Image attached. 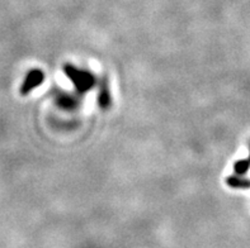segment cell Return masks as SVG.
Wrapping results in <instances>:
<instances>
[{
	"label": "cell",
	"instance_id": "3",
	"mask_svg": "<svg viewBox=\"0 0 250 248\" xmlns=\"http://www.w3.org/2000/svg\"><path fill=\"white\" fill-rule=\"evenodd\" d=\"M226 182H228L229 186H231L234 189H248L250 188V180L244 179L239 175L230 176L226 179Z\"/></svg>",
	"mask_w": 250,
	"mask_h": 248
},
{
	"label": "cell",
	"instance_id": "2",
	"mask_svg": "<svg viewBox=\"0 0 250 248\" xmlns=\"http://www.w3.org/2000/svg\"><path fill=\"white\" fill-rule=\"evenodd\" d=\"M44 75L41 70H31V71L27 74L24 81H23L22 86H21V93H22L23 95H27L28 93H31L33 89L40 86V85H42Z\"/></svg>",
	"mask_w": 250,
	"mask_h": 248
},
{
	"label": "cell",
	"instance_id": "1",
	"mask_svg": "<svg viewBox=\"0 0 250 248\" xmlns=\"http://www.w3.org/2000/svg\"><path fill=\"white\" fill-rule=\"evenodd\" d=\"M63 71H65L67 77L73 81L76 91L80 93V94H84V93H86V91L90 90L94 86V76L89 73V71L76 69L73 65H65Z\"/></svg>",
	"mask_w": 250,
	"mask_h": 248
},
{
	"label": "cell",
	"instance_id": "7",
	"mask_svg": "<svg viewBox=\"0 0 250 248\" xmlns=\"http://www.w3.org/2000/svg\"><path fill=\"white\" fill-rule=\"evenodd\" d=\"M248 160H249V161H250V156H249V158H248Z\"/></svg>",
	"mask_w": 250,
	"mask_h": 248
},
{
	"label": "cell",
	"instance_id": "5",
	"mask_svg": "<svg viewBox=\"0 0 250 248\" xmlns=\"http://www.w3.org/2000/svg\"><path fill=\"white\" fill-rule=\"evenodd\" d=\"M249 169H250V161L249 160H239V161H236L234 165L235 172H236V175H239V176L247 173L248 170Z\"/></svg>",
	"mask_w": 250,
	"mask_h": 248
},
{
	"label": "cell",
	"instance_id": "4",
	"mask_svg": "<svg viewBox=\"0 0 250 248\" xmlns=\"http://www.w3.org/2000/svg\"><path fill=\"white\" fill-rule=\"evenodd\" d=\"M98 104L99 107L105 109V108L109 107V104H111V95H109V91L104 88H102L101 91H99L98 95Z\"/></svg>",
	"mask_w": 250,
	"mask_h": 248
},
{
	"label": "cell",
	"instance_id": "6",
	"mask_svg": "<svg viewBox=\"0 0 250 248\" xmlns=\"http://www.w3.org/2000/svg\"><path fill=\"white\" fill-rule=\"evenodd\" d=\"M59 103L62 105V107L65 108H74L76 107V100L74 99L73 96H67V95H63L62 97H61L60 100H59Z\"/></svg>",
	"mask_w": 250,
	"mask_h": 248
}]
</instances>
